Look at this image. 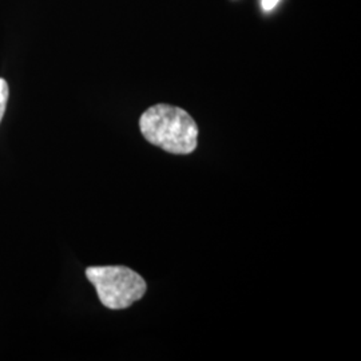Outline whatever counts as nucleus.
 <instances>
[{
  "label": "nucleus",
  "mask_w": 361,
  "mask_h": 361,
  "mask_svg": "<svg viewBox=\"0 0 361 361\" xmlns=\"http://www.w3.org/2000/svg\"><path fill=\"white\" fill-rule=\"evenodd\" d=\"M86 277L109 310H126L147 290L142 276L128 267H90L86 269Z\"/></svg>",
  "instance_id": "f03ea898"
},
{
  "label": "nucleus",
  "mask_w": 361,
  "mask_h": 361,
  "mask_svg": "<svg viewBox=\"0 0 361 361\" xmlns=\"http://www.w3.org/2000/svg\"><path fill=\"white\" fill-rule=\"evenodd\" d=\"M279 1H280V0H262L261 4H262L264 11H271V10L277 6Z\"/></svg>",
  "instance_id": "20e7f679"
},
{
  "label": "nucleus",
  "mask_w": 361,
  "mask_h": 361,
  "mask_svg": "<svg viewBox=\"0 0 361 361\" xmlns=\"http://www.w3.org/2000/svg\"><path fill=\"white\" fill-rule=\"evenodd\" d=\"M145 140L176 155L192 154L198 145V126L192 116L177 106L159 104L140 118Z\"/></svg>",
  "instance_id": "f257e3e1"
},
{
  "label": "nucleus",
  "mask_w": 361,
  "mask_h": 361,
  "mask_svg": "<svg viewBox=\"0 0 361 361\" xmlns=\"http://www.w3.org/2000/svg\"><path fill=\"white\" fill-rule=\"evenodd\" d=\"M8 95H10V90H8V85L4 79L0 78V122L3 119V116L6 113V107H7V102H8Z\"/></svg>",
  "instance_id": "7ed1b4c3"
}]
</instances>
